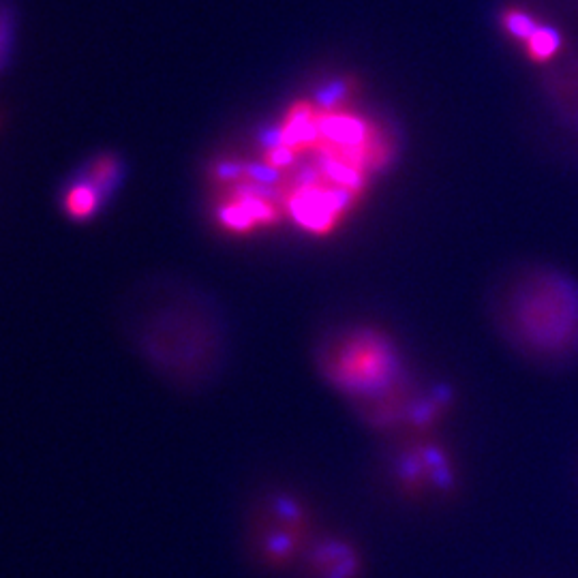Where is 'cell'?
Instances as JSON below:
<instances>
[{"label": "cell", "instance_id": "obj_1", "mask_svg": "<svg viewBox=\"0 0 578 578\" xmlns=\"http://www.w3.org/2000/svg\"><path fill=\"white\" fill-rule=\"evenodd\" d=\"M377 504L412 516L454 510L469 493L467 456L450 431L375 441L367 469Z\"/></svg>", "mask_w": 578, "mask_h": 578}, {"label": "cell", "instance_id": "obj_2", "mask_svg": "<svg viewBox=\"0 0 578 578\" xmlns=\"http://www.w3.org/2000/svg\"><path fill=\"white\" fill-rule=\"evenodd\" d=\"M326 521L315 495L300 484L264 482L242 512V557L257 576L289 578Z\"/></svg>", "mask_w": 578, "mask_h": 578}, {"label": "cell", "instance_id": "obj_3", "mask_svg": "<svg viewBox=\"0 0 578 578\" xmlns=\"http://www.w3.org/2000/svg\"><path fill=\"white\" fill-rule=\"evenodd\" d=\"M504 328L519 352L540 364H566L578 356V294L553 275H534L516 289Z\"/></svg>", "mask_w": 578, "mask_h": 578}, {"label": "cell", "instance_id": "obj_4", "mask_svg": "<svg viewBox=\"0 0 578 578\" xmlns=\"http://www.w3.org/2000/svg\"><path fill=\"white\" fill-rule=\"evenodd\" d=\"M326 382L349 399V405L377 397L409 373L399 349L377 330H352L332 339L317 358Z\"/></svg>", "mask_w": 578, "mask_h": 578}, {"label": "cell", "instance_id": "obj_5", "mask_svg": "<svg viewBox=\"0 0 578 578\" xmlns=\"http://www.w3.org/2000/svg\"><path fill=\"white\" fill-rule=\"evenodd\" d=\"M371 551L352 527L326 521L289 578H369Z\"/></svg>", "mask_w": 578, "mask_h": 578}, {"label": "cell", "instance_id": "obj_6", "mask_svg": "<svg viewBox=\"0 0 578 578\" xmlns=\"http://www.w3.org/2000/svg\"><path fill=\"white\" fill-rule=\"evenodd\" d=\"M456 412H459V392L450 382L437 379L427 384L416 379L392 437L448 433Z\"/></svg>", "mask_w": 578, "mask_h": 578}, {"label": "cell", "instance_id": "obj_7", "mask_svg": "<svg viewBox=\"0 0 578 578\" xmlns=\"http://www.w3.org/2000/svg\"><path fill=\"white\" fill-rule=\"evenodd\" d=\"M101 197H103V193L99 189L90 185L88 180H82V182H78V185L69 187V191L65 193L63 206H65L67 215L71 219L86 221L97 212V208L101 204Z\"/></svg>", "mask_w": 578, "mask_h": 578}, {"label": "cell", "instance_id": "obj_8", "mask_svg": "<svg viewBox=\"0 0 578 578\" xmlns=\"http://www.w3.org/2000/svg\"><path fill=\"white\" fill-rule=\"evenodd\" d=\"M525 52L534 63H549V60L559 52V35L549 26H540L531 33L525 41Z\"/></svg>", "mask_w": 578, "mask_h": 578}, {"label": "cell", "instance_id": "obj_9", "mask_svg": "<svg viewBox=\"0 0 578 578\" xmlns=\"http://www.w3.org/2000/svg\"><path fill=\"white\" fill-rule=\"evenodd\" d=\"M118 176H120V163L112 155H103L90 163L84 180H88L90 185L99 189L101 193H108V189L116 185Z\"/></svg>", "mask_w": 578, "mask_h": 578}, {"label": "cell", "instance_id": "obj_10", "mask_svg": "<svg viewBox=\"0 0 578 578\" xmlns=\"http://www.w3.org/2000/svg\"><path fill=\"white\" fill-rule=\"evenodd\" d=\"M501 22H504L506 33H508L510 37H514L516 41H525V39L538 28V22H536L534 18H531L529 13L519 11V9L506 11L504 18H501Z\"/></svg>", "mask_w": 578, "mask_h": 578}, {"label": "cell", "instance_id": "obj_11", "mask_svg": "<svg viewBox=\"0 0 578 578\" xmlns=\"http://www.w3.org/2000/svg\"><path fill=\"white\" fill-rule=\"evenodd\" d=\"M9 30H11L9 13L5 9H0V69H3L5 54L9 50Z\"/></svg>", "mask_w": 578, "mask_h": 578}, {"label": "cell", "instance_id": "obj_12", "mask_svg": "<svg viewBox=\"0 0 578 578\" xmlns=\"http://www.w3.org/2000/svg\"><path fill=\"white\" fill-rule=\"evenodd\" d=\"M576 480H578V461H576Z\"/></svg>", "mask_w": 578, "mask_h": 578}]
</instances>
